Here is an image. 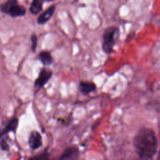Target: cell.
<instances>
[{
    "label": "cell",
    "mask_w": 160,
    "mask_h": 160,
    "mask_svg": "<svg viewBox=\"0 0 160 160\" xmlns=\"http://www.w3.org/2000/svg\"><path fill=\"white\" fill-rule=\"evenodd\" d=\"M132 144L136 156L141 159H152L158 152V138L150 128H140L133 138Z\"/></svg>",
    "instance_id": "cell-1"
},
{
    "label": "cell",
    "mask_w": 160,
    "mask_h": 160,
    "mask_svg": "<svg viewBox=\"0 0 160 160\" xmlns=\"http://www.w3.org/2000/svg\"><path fill=\"white\" fill-rule=\"evenodd\" d=\"M120 36V30L117 26H109L106 28L102 36L101 49L106 54L114 52V47Z\"/></svg>",
    "instance_id": "cell-2"
},
{
    "label": "cell",
    "mask_w": 160,
    "mask_h": 160,
    "mask_svg": "<svg viewBox=\"0 0 160 160\" xmlns=\"http://www.w3.org/2000/svg\"><path fill=\"white\" fill-rule=\"evenodd\" d=\"M0 10L14 18L22 16L26 13L24 7L18 4L17 0H8L0 6Z\"/></svg>",
    "instance_id": "cell-3"
},
{
    "label": "cell",
    "mask_w": 160,
    "mask_h": 160,
    "mask_svg": "<svg viewBox=\"0 0 160 160\" xmlns=\"http://www.w3.org/2000/svg\"><path fill=\"white\" fill-rule=\"evenodd\" d=\"M80 151L77 146H71L67 148L59 158L61 160H76L79 158Z\"/></svg>",
    "instance_id": "cell-4"
},
{
    "label": "cell",
    "mask_w": 160,
    "mask_h": 160,
    "mask_svg": "<svg viewBox=\"0 0 160 160\" xmlns=\"http://www.w3.org/2000/svg\"><path fill=\"white\" fill-rule=\"evenodd\" d=\"M78 89L84 96H88L97 89L96 84L91 81L81 80L78 84Z\"/></svg>",
    "instance_id": "cell-5"
},
{
    "label": "cell",
    "mask_w": 160,
    "mask_h": 160,
    "mask_svg": "<svg viewBox=\"0 0 160 160\" xmlns=\"http://www.w3.org/2000/svg\"><path fill=\"white\" fill-rule=\"evenodd\" d=\"M52 76V72L47 69H42L39 74L38 78L35 81V86L41 88L43 87Z\"/></svg>",
    "instance_id": "cell-6"
},
{
    "label": "cell",
    "mask_w": 160,
    "mask_h": 160,
    "mask_svg": "<svg viewBox=\"0 0 160 160\" xmlns=\"http://www.w3.org/2000/svg\"><path fill=\"white\" fill-rule=\"evenodd\" d=\"M29 144L32 149H37L42 146V138L38 131H32L29 136Z\"/></svg>",
    "instance_id": "cell-7"
},
{
    "label": "cell",
    "mask_w": 160,
    "mask_h": 160,
    "mask_svg": "<svg viewBox=\"0 0 160 160\" xmlns=\"http://www.w3.org/2000/svg\"><path fill=\"white\" fill-rule=\"evenodd\" d=\"M55 11V6L52 5L48 8L43 13H42L38 18V22L39 24H43L48 21L52 17Z\"/></svg>",
    "instance_id": "cell-8"
},
{
    "label": "cell",
    "mask_w": 160,
    "mask_h": 160,
    "mask_svg": "<svg viewBox=\"0 0 160 160\" xmlns=\"http://www.w3.org/2000/svg\"><path fill=\"white\" fill-rule=\"evenodd\" d=\"M42 0H33L31 4L29 10L32 14H38L42 10Z\"/></svg>",
    "instance_id": "cell-9"
},
{
    "label": "cell",
    "mask_w": 160,
    "mask_h": 160,
    "mask_svg": "<svg viewBox=\"0 0 160 160\" xmlns=\"http://www.w3.org/2000/svg\"><path fill=\"white\" fill-rule=\"evenodd\" d=\"M39 58L44 65H50L53 61L51 54L47 51H41L39 54Z\"/></svg>",
    "instance_id": "cell-10"
},
{
    "label": "cell",
    "mask_w": 160,
    "mask_h": 160,
    "mask_svg": "<svg viewBox=\"0 0 160 160\" xmlns=\"http://www.w3.org/2000/svg\"><path fill=\"white\" fill-rule=\"evenodd\" d=\"M18 119H13L11 120L9 122V123L6 125V128L3 129V131L1 132H0L1 136L3 135L4 134H6L8 132L14 131L16 129V128L18 126Z\"/></svg>",
    "instance_id": "cell-11"
},
{
    "label": "cell",
    "mask_w": 160,
    "mask_h": 160,
    "mask_svg": "<svg viewBox=\"0 0 160 160\" xmlns=\"http://www.w3.org/2000/svg\"><path fill=\"white\" fill-rule=\"evenodd\" d=\"M31 42H32V46H31V48L32 50L33 51H35L36 49V47H37V42H38V38L37 36L35 34H32L31 37Z\"/></svg>",
    "instance_id": "cell-12"
},
{
    "label": "cell",
    "mask_w": 160,
    "mask_h": 160,
    "mask_svg": "<svg viewBox=\"0 0 160 160\" xmlns=\"http://www.w3.org/2000/svg\"><path fill=\"white\" fill-rule=\"evenodd\" d=\"M1 144V148H2V149H4V150H8V149H9V146H8V144L6 143V141H2Z\"/></svg>",
    "instance_id": "cell-13"
},
{
    "label": "cell",
    "mask_w": 160,
    "mask_h": 160,
    "mask_svg": "<svg viewBox=\"0 0 160 160\" xmlns=\"http://www.w3.org/2000/svg\"><path fill=\"white\" fill-rule=\"evenodd\" d=\"M157 159H160V149L159 150V151H158V153Z\"/></svg>",
    "instance_id": "cell-14"
},
{
    "label": "cell",
    "mask_w": 160,
    "mask_h": 160,
    "mask_svg": "<svg viewBox=\"0 0 160 160\" xmlns=\"http://www.w3.org/2000/svg\"><path fill=\"white\" fill-rule=\"evenodd\" d=\"M45 1H52V0H45Z\"/></svg>",
    "instance_id": "cell-15"
},
{
    "label": "cell",
    "mask_w": 160,
    "mask_h": 160,
    "mask_svg": "<svg viewBox=\"0 0 160 160\" xmlns=\"http://www.w3.org/2000/svg\"><path fill=\"white\" fill-rule=\"evenodd\" d=\"M1 134H0V137H1Z\"/></svg>",
    "instance_id": "cell-16"
}]
</instances>
